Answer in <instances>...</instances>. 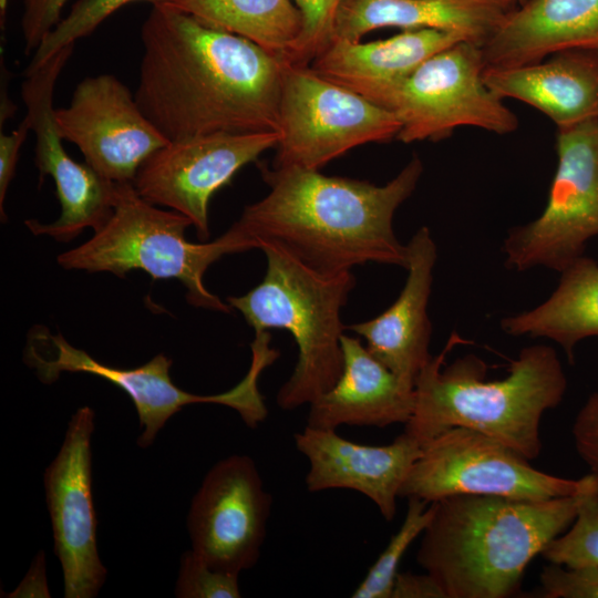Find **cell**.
Here are the masks:
<instances>
[{
	"label": "cell",
	"instance_id": "1",
	"mask_svg": "<svg viewBox=\"0 0 598 598\" xmlns=\"http://www.w3.org/2000/svg\"><path fill=\"white\" fill-rule=\"evenodd\" d=\"M141 39L135 100L168 141L277 131L287 60L166 3L152 6Z\"/></svg>",
	"mask_w": 598,
	"mask_h": 598
},
{
	"label": "cell",
	"instance_id": "2",
	"mask_svg": "<svg viewBox=\"0 0 598 598\" xmlns=\"http://www.w3.org/2000/svg\"><path fill=\"white\" fill-rule=\"evenodd\" d=\"M269 192L247 205L231 226L252 248L277 246L323 274L368 262L406 268L408 247L393 230V216L423 173L419 156L382 186L327 176L319 169L260 167Z\"/></svg>",
	"mask_w": 598,
	"mask_h": 598
},
{
	"label": "cell",
	"instance_id": "3",
	"mask_svg": "<svg viewBox=\"0 0 598 598\" xmlns=\"http://www.w3.org/2000/svg\"><path fill=\"white\" fill-rule=\"evenodd\" d=\"M416 560L446 598H506L577 513L576 493L543 501L453 495L432 502Z\"/></svg>",
	"mask_w": 598,
	"mask_h": 598
},
{
	"label": "cell",
	"instance_id": "4",
	"mask_svg": "<svg viewBox=\"0 0 598 598\" xmlns=\"http://www.w3.org/2000/svg\"><path fill=\"white\" fill-rule=\"evenodd\" d=\"M453 332L444 349L420 372L413 413L404 432L421 445L452 427L488 435L529 461L542 451L540 422L567 390V378L554 348L534 344L520 350L507 377L487 380V365L466 354L445 364L447 353L466 343Z\"/></svg>",
	"mask_w": 598,
	"mask_h": 598
},
{
	"label": "cell",
	"instance_id": "5",
	"mask_svg": "<svg viewBox=\"0 0 598 598\" xmlns=\"http://www.w3.org/2000/svg\"><path fill=\"white\" fill-rule=\"evenodd\" d=\"M260 249L267 258L261 282L227 302L255 333L285 329L293 337L297 362L276 395L277 405L290 411L328 391L342 372L341 310L355 277L351 270L319 272L274 245Z\"/></svg>",
	"mask_w": 598,
	"mask_h": 598
},
{
	"label": "cell",
	"instance_id": "6",
	"mask_svg": "<svg viewBox=\"0 0 598 598\" xmlns=\"http://www.w3.org/2000/svg\"><path fill=\"white\" fill-rule=\"evenodd\" d=\"M189 226L193 223L185 215L145 200L133 183H117L110 219L87 241L59 255L58 262L69 270L124 277L140 269L155 280L177 279L190 305L229 312L230 306L208 291L203 278L224 255L247 251L250 245L233 226L213 241L190 243L185 237Z\"/></svg>",
	"mask_w": 598,
	"mask_h": 598
},
{
	"label": "cell",
	"instance_id": "7",
	"mask_svg": "<svg viewBox=\"0 0 598 598\" xmlns=\"http://www.w3.org/2000/svg\"><path fill=\"white\" fill-rule=\"evenodd\" d=\"M269 342L265 338L252 340L251 362L244 379L230 390L210 395L194 394L178 388L169 377L172 360L162 353L137 368H116L99 362L71 346L60 333L53 334L40 326L29 334L24 361L44 383L55 381L62 372H82L105 379L123 390L133 401L140 425L144 429L137 444L147 447L166 421L187 404L229 406L250 429L264 422L268 409L258 389V379L280 355Z\"/></svg>",
	"mask_w": 598,
	"mask_h": 598
},
{
	"label": "cell",
	"instance_id": "8",
	"mask_svg": "<svg viewBox=\"0 0 598 598\" xmlns=\"http://www.w3.org/2000/svg\"><path fill=\"white\" fill-rule=\"evenodd\" d=\"M398 117L309 65L288 64L279 110L272 167L319 169L349 150L396 138Z\"/></svg>",
	"mask_w": 598,
	"mask_h": 598
},
{
	"label": "cell",
	"instance_id": "9",
	"mask_svg": "<svg viewBox=\"0 0 598 598\" xmlns=\"http://www.w3.org/2000/svg\"><path fill=\"white\" fill-rule=\"evenodd\" d=\"M482 47L460 41L423 61L384 99L403 143L440 141L463 126L513 133L516 114L485 84Z\"/></svg>",
	"mask_w": 598,
	"mask_h": 598
},
{
	"label": "cell",
	"instance_id": "10",
	"mask_svg": "<svg viewBox=\"0 0 598 598\" xmlns=\"http://www.w3.org/2000/svg\"><path fill=\"white\" fill-rule=\"evenodd\" d=\"M556 153L544 210L533 221L511 228L504 240L509 269L560 272L598 236V120L557 128Z\"/></svg>",
	"mask_w": 598,
	"mask_h": 598
},
{
	"label": "cell",
	"instance_id": "11",
	"mask_svg": "<svg viewBox=\"0 0 598 598\" xmlns=\"http://www.w3.org/2000/svg\"><path fill=\"white\" fill-rule=\"evenodd\" d=\"M578 480L547 474L529 460L481 432L452 427L422 445L399 497L427 503L473 494L543 501L574 495Z\"/></svg>",
	"mask_w": 598,
	"mask_h": 598
},
{
	"label": "cell",
	"instance_id": "12",
	"mask_svg": "<svg viewBox=\"0 0 598 598\" xmlns=\"http://www.w3.org/2000/svg\"><path fill=\"white\" fill-rule=\"evenodd\" d=\"M277 131L217 132L169 141L138 168L133 185L147 202L188 217L202 241L210 236L213 195L265 151L276 147Z\"/></svg>",
	"mask_w": 598,
	"mask_h": 598
},
{
	"label": "cell",
	"instance_id": "13",
	"mask_svg": "<svg viewBox=\"0 0 598 598\" xmlns=\"http://www.w3.org/2000/svg\"><path fill=\"white\" fill-rule=\"evenodd\" d=\"M74 44H69L35 70L25 72L21 95L27 106L31 131L35 135V166L41 181L53 178L61 214L49 224L28 219L25 226L34 235H47L70 241L83 229L102 228L114 212L117 183L80 164L66 153L54 117L53 91L56 80L70 59Z\"/></svg>",
	"mask_w": 598,
	"mask_h": 598
},
{
	"label": "cell",
	"instance_id": "14",
	"mask_svg": "<svg viewBox=\"0 0 598 598\" xmlns=\"http://www.w3.org/2000/svg\"><path fill=\"white\" fill-rule=\"evenodd\" d=\"M255 461L230 455L217 462L193 497L187 527L192 550L214 569L239 575L259 557L271 514Z\"/></svg>",
	"mask_w": 598,
	"mask_h": 598
},
{
	"label": "cell",
	"instance_id": "15",
	"mask_svg": "<svg viewBox=\"0 0 598 598\" xmlns=\"http://www.w3.org/2000/svg\"><path fill=\"white\" fill-rule=\"evenodd\" d=\"M54 117L63 141L75 144L85 163L114 183H133L141 165L169 143L112 74L82 80Z\"/></svg>",
	"mask_w": 598,
	"mask_h": 598
},
{
	"label": "cell",
	"instance_id": "16",
	"mask_svg": "<svg viewBox=\"0 0 598 598\" xmlns=\"http://www.w3.org/2000/svg\"><path fill=\"white\" fill-rule=\"evenodd\" d=\"M94 411L80 408L71 417L62 446L44 474L54 551L65 598H93L106 578L96 546L92 495L91 436Z\"/></svg>",
	"mask_w": 598,
	"mask_h": 598
},
{
	"label": "cell",
	"instance_id": "17",
	"mask_svg": "<svg viewBox=\"0 0 598 598\" xmlns=\"http://www.w3.org/2000/svg\"><path fill=\"white\" fill-rule=\"evenodd\" d=\"M295 445L309 462L306 487L311 493L342 488L371 499L382 517L396 514L400 488L422 445L403 432L386 445H365L340 436L336 430L306 425L293 435Z\"/></svg>",
	"mask_w": 598,
	"mask_h": 598
},
{
	"label": "cell",
	"instance_id": "18",
	"mask_svg": "<svg viewBox=\"0 0 598 598\" xmlns=\"http://www.w3.org/2000/svg\"><path fill=\"white\" fill-rule=\"evenodd\" d=\"M406 247L408 277L399 297L375 318L347 329L362 337L369 352L395 375L415 385L432 357L427 303L437 250L425 226L412 236Z\"/></svg>",
	"mask_w": 598,
	"mask_h": 598
},
{
	"label": "cell",
	"instance_id": "19",
	"mask_svg": "<svg viewBox=\"0 0 598 598\" xmlns=\"http://www.w3.org/2000/svg\"><path fill=\"white\" fill-rule=\"evenodd\" d=\"M343 368L337 382L309 403L307 425L385 427L405 424L414 409V385L375 359L355 337L342 334Z\"/></svg>",
	"mask_w": 598,
	"mask_h": 598
},
{
	"label": "cell",
	"instance_id": "20",
	"mask_svg": "<svg viewBox=\"0 0 598 598\" xmlns=\"http://www.w3.org/2000/svg\"><path fill=\"white\" fill-rule=\"evenodd\" d=\"M483 79L501 99L526 103L557 128L598 120V51L568 50L514 66H487Z\"/></svg>",
	"mask_w": 598,
	"mask_h": 598
},
{
	"label": "cell",
	"instance_id": "21",
	"mask_svg": "<svg viewBox=\"0 0 598 598\" xmlns=\"http://www.w3.org/2000/svg\"><path fill=\"white\" fill-rule=\"evenodd\" d=\"M568 50L598 51V0H526L482 45L485 68L534 63Z\"/></svg>",
	"mask_w": 598,
	"mask_h": 598
},
{
	"label": "cell",
	"instance_id": "22",
	"mask_svg": "<svg viewBox=\"0 0 598 598\" xmlns=\"http://www.w3.org/2000/svg\"><path fill=\"white\" fill-rule=\"evenodd\" d=\"M460 41L465 40L439 29L403 30L367 43L333 41L309 66L381 106L388 94L423 61Z\"/></svg>",
	"mask_w": 598,
	"mask_h": 598
},
{
	"label": "cell",
	"instance_id": "23",
	"mask_svg": "<svg viewBox=\"0 0 598 598\" xmlns=\"http://www.w3.org/2000/svg\"><path fill=\"white\" fill-rule=\"evenodd\" d=\"M514 7L515 0H342L332 42H358L374 29L396 27L444 30L482 47Z\"/></svg>",
	"mask_w": 598,
	"mask_h": 598
},
{
	"label": "cell",
	"instance_id": "24",
	"mask_svg": "<svg viewBox=\"0 0 598 598\" xmlns=\"http://www.w3.org/2000/svg\"><path fill=\"white\" fill-rule=\"evenodd\" d=\"M514 337L547 338L574 362V350L586 338H598V262L580 256L560 271L554 292L539 306L501 320Z\"/></svg>",
	"mask_w": 598,
	"mask_h": 598
},
{
	"label": "cell",
	"instance_id": "25",
	"mask_svg": "<svg viewBox=\"0 0 598 598\" xmlns=\"http://www.w3.org/2000/svg\"><path fill=\"white\" fill-rule=\"evenodd\" d=\"M166 4L287 61L303 30L301 12L291 0H174Z\"/></svg>",
	"mask_w": 598,
	"mask_h": 598
},
{
	"label": "cell",
	"instance_id": "26",
	"mask_svg": "<svg viewBox=\"0 0 598 598\" xmlns=\"http://www.w3.org/2000/svg\"><path fill=\"white\" fill-rule=\"evenodd\" d=\"M576 496L573 523L544 547L542 556L565 567L598 568V482L592 474L579 478Z\"/></svg>",
	"mask_w": 598,
	"mask_h": 598
},
{
	"label": "cell",
	"instance_id": "27",
	"mask_svg": "<svg viewBox=\"0 0 598 598\" xmlns=\"http://www.w3.org/2000/svg\"><path fill=\"white\" fill-rule=\"evenodd\" d=\"M434 512L433 503L408 498L402 525L353 590L352 598H391L399 565L411 544L422 535Z\"/></svg>",
	"mask_w": 598,
	"mask_h": 598
},
{
	"label": "cell",
	"instance_id": "28",
	"mask_svg": "<svg viewBox=\"0 0 598 598\" xmlns=\"http://www.w3.org/2000/svg\"><path fill=\"white\" fill-rule=\"evenodd\" d=\"M136 1H148L153 6L174 0H78L34 51L25 72L39 68L62 48L75 44L118 9Z\"/></svg>",
	"mask_w": 598,
	"mask_h": 598
},
{
	"label": "cell",
	"instance_id": "29",
	"mask_svg": "<svg viewBox=\"0 0 598 598\" xmlns=\"http://www.w3.org/2000/svg\"><path fill=\"white\" fill-rule=\"evenodd\" d=\"M238 576L212 568L189 549L181 558L175 594L179 598H239Z\"/></svg>",
	"mask_w": 598,
	"mask_h": 598
},
{
	"label": "cell",
	"instance_id": "30",
	"mask_svg": "<svg viewBox=\"0 0 598 598\" xmlns=\"http://www.w3.org/2000/svg\"><path fill=\"white\" fill-rule=\"evenodd\" d=\"M292 1L301 12L303 30L288 62L295 65H310L332 42L334 18L342 0Z\"/></svg>",
	"mask_w": 598,
	"mask_h": 598
},
{
	"label": "cell",
	"instance_id": "31",
	"mask_svg": "<svg viewBox=\"0 0 598 598\" xmlns=\"http://www.w3.org/2000/svg\"><path fill=\"white\" fill-rule=\"evenodd\" d=\"M542 596L547 598H598L597 567L544 566L540 576Z\"/></svg>",
	"mask_w": 598,
	"mask_h": 598
},
{
	"label": "cell",
	"instance_id": "32",
	"mask_svg": "<svg viewBox=\"0 0 598 598\" xmlns=\"http://www.w3.org/2000/svg\"><path fill=\"white\" fill-rule=\"evenodd\" d=\"M70 0H23L21 30L25 54L34 53L43 39L62 19Z\"/></svg>",
	"mask_w": 598,
	"mask_h": 598
},
{
	"label": "cell",
	"instance_id": "33",
	"mask_svg": "<svg viewBox=\"0 0 598 598\" xmlns=\"http://www.w3.org/2000/svg\"><path fill=\"white\" fill-rule=\"evenodd\" d=\"M573 437L577 453L598 482V391L579 410L573 425Z\"/></svg>",
	"mask_w": 598,
	"mask_h": 598
},
{
	"label": "cell",
	"instance_id": "34",
	"mask_svg": "<svg viewBox=\"0 0 598 598\" xmlns=\"http://www.w3.org/2000/svg\"><path fill=\"white\" fill-rule=\"evenodd\" d=\"M31 131V123L25 115L19 126L10 134L0 132V213L1 220H6L4 200L8 187L14 176L20 150Z\"/></svg>",
	"mask_w": 598,
	"mask_h": 598
},
{
	"label": "cell",
	"instance_id": "35",
	"mask_svg": "<svg viewBox=\"0 0 598 598\" xmlns=\"http://www.w3.org/2000/svg\"><path fill=\"white\" fill-rule=\"evenodd\" d=\"M391 598H446V596L435 578L425 571V574L399 573Z\"/></svg>",
	"mask_w": 598,
	"mask_h": 598
},
{
	"label": "cell",
	"instance_id": "36",
	"mask_svg": "<svg viewBox=\"0 0 598 598\" xmlns=\"http://www.w3.org/2000/svg\"><path fill=\"white\" fill-rule=\"evenodd\" d=\"M11 597L50 596L44 577L43 555L37 558L29 574L20 586L10 595Z\"/></svg>",
	"mask_w": 598,
	"mask_h": 598
},
{
	"label": "cell",
	"instance_id": "37",
	"mask_svg": "<svg viewBox=\"0 0 598 598\" xmlns=\"http://www.w3.org/2000/svg\"><path fill=\"white\" fill-rule=\"evenodd\" d=\"M9 76L6 65H3V56H1L0 131L3 128V123L12 117L16 112V105L8 96Z\"/></svg>",
	"mask_w": 598,
	"mask_h": 598
},
{
	"label": "cell",
	"instance_id": "38",
	"mask_svg": "<svg viewBox=\"0 0 598 598\" xmlns=\"http://www.w3.org/2000/svg\"><path fill=\"white\" fill-rule=\"evenodd\" d=\"M8 0H0L1 18L6 17Z\"/></svg>",
	"mask_w": 598,
	"mask_h": 598
},
{
	"label": "cell",
	"instance_id": "39",
	"mask_svg": "<svg viewBox=\"0 0 598 598\" xmlns=\"http://www.w3.org/2000/svg\"><path fill=\"white\" fill-rule=\"evenodd\" d=\"M516 1H522V0H515V2H516Z\"/></svg>",
	"mask_w": 598,
	"mask_h": 598
}]
</instances>
